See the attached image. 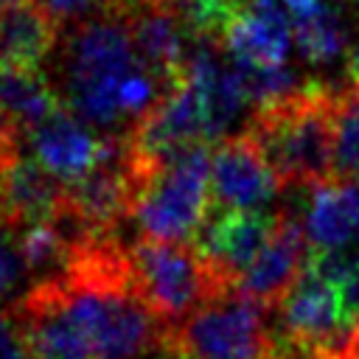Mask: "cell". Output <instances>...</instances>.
<instances>
[{
	"label": "cell",
	"instance_id": "cell-1",
	"mask_svg": "<svg viewBox=\"0 0 359 359\" xmlns=\"http://www.w3.org/2000/svg\"><path fill=\"white\" fill-rule=\"evenodd\" d=\"M140 67L146 65L135 48L129 6H109L59 31L45 76L73 115L93 129H104V137H109L129 132L123 87Z\"/></svg>",
	"mask_w": 359,
	"mask_h": 359
},
{
	"label": "cell",
	"instance_id": "cell-2",
	"mask_svg": "<svg viewBox=\"0 0 359 359\" xmlns=\"http://www.w3.org/2000/svg\"><path fill=\"white\" fill-rule=\"evenodd\" d=\"M339 87L303 81L289 95L261 104L244 129L280 180V188H317L331 180Z\"/></svg>",
	"mask_w": 359,
	"mask_h": 359
},
{
	"label": "cell",
	"instance_id": "cell-3",
	"mask_svg": "<svg viewBox=\"0 0 359 359\" xmlns=\"http://www.w3.org/2000/svg\"><path fill=\"white\" fill-rule=\"evenodd\" d=\"M126 255L135 289L149 309L174 328L210 297L238 286V278L205 258L191 241L140 238L126 244Z\"/></svg>",
	"mask_w": 359,
	"mask_h": 359
},
{
	"label": "cell",
	"instance_id": "cell-4",
	"mask_svg": "<svg viewBox=\"0 0 359 359\" xmlns=\"http://www.w3.org/2000/svg\"><path fill=\"white\" fill-rule=\"evenodd\" d=\"M132 180H135V202L129 219L143 233V238L194 241L210 208L208 143L188 146L163 165Z\"/></svg>",
	"mask_w": 359,
	"mask_h": 359
},
{
	"label": "cell",
	"instance_id": "cell-5",
	"mask_svg": "<svg viewBox=\"0 0 359 359\" xmlns=\"http://www.w3.org/2000/svg\"><path fill=\"white\" fill-rule=\"evenodd\" d=\"M177 339L194 359H264L269 351L266 306L233 286L180 323Z\"/></svg>",
	"mask_w": 359,
	"mask_h": 359
},
{
	"label": "cell",
	"instance_id": "cell-6",
	"mask_svg": "<svg viewBox=\"0 0 359 359\" xmlns=\"http://www.w3.org/2000/svg\"><path fill=\"white\" fill-rule=\"evenodd\" d=\"M275 331L286 339L311 351H342L348 331L353 328L345 317L342 292L323 272H317L309 258L297 280L275 306Z\"/></svg>",
	"mask_w": 359,
	"mask_h": 359
},
{
	"label": "cell",
	"instance_id": "cell-7",
	"mask_svg": "<svg viewBox=\"0 0 359 359\" xmlns=\"http://www.w3.org/2000/svg\"><path fill=\"white\" fill-rule=\"evenodd\" d=\"M22 149L67 185L98 165L107 151V137H98L93 126L62 104L22 135Z\"/></svg>",
	"mask_w": 359,
	"mask_h": 359
},
{
	"label": "cell",
	"instance_id": "cell-8",
	"mask_svg": "<svg viewBox=\"0 0 359 359\" xmlns=\"http://www.w3.org/2000/svg\"><path fill=\"white\" fill-rule=\"evenodd\" d=\"M278 191L280 180L247 132L216 143L210 151V194L216 205L261 210Z\"/></svg>",
	"mask_w": 359,
	"mask_h": 359
},
{
	"label": "cell",
	"instance_id": "cell-9",
	"mask_svg": "<svg viewBox=\"0 0 359 359\" xmlns=\"http://www.w3.org/2000/svg\"><path fill=\"white\" fill-rule=\"evenodd\" d=\"M275 227H278V213L236 210V208L210 202L191 244L216 266H222L227 275L241 278V272L264 250Z\"/></svg>",
	"mask_w": 359,
	"mask_h": 359
},
{
	"label": "cell",
	"instance_id": "cell-10",
	"mask_svg": "<svg viewBox=\"0 0 359 359\" xmlns=\"http://www.w3.org/2000/svg\"><path fill=\"white\" fill-rule=\"evenodd\" d=\"M65 208V182L45 171L25 149L0 163V213L17 230L53 222Z\"/></svg>",
	"mask_w": 359,
	"mask_h": 359
},
{
	"label": "cell",
	"instance_id": "cell-11",
	"mask_svg": "<svg viewBox=\"0 0 359 359\" xmlns=\"http://www.w3.org/2000/svg\"><path fill=\"white\" fill-rule=\"evenodd\" d=\"M306 258H309V238L303 222L289 210H278L275 233L255 255V261L241 272L238 286L261 306L275 309L278 300L303 272Z\"/></svg>",
	"mask_w": 359,
	"mask_h": 359
},
{
	"label": "cell",
	"instance_id": "cell-12",
	"mask_svg": "<svg viewBox=\"0 0 359 359\" xmlns=\"http://www.w3.org/2000/svg\"><path fill=\"white\" fill-rule=\"evenodd\" d=\"M289 36L292 28L280 0H247L224 34L222 50H227L233 62L283 65L289 53Z\"/></svg>",
	"mask_w": 359,
	"mask_h": 359
},
{
	"label": "cell",
	"instance_id": "cell-13",
	"mask_svg": "<svg viewBox=\"0 0 359 359\" xmlns=\"http://www.w3.org/2000/svg\"><path fill=\"white\" fill-rule=\"evenodd\" d=\"M129 22H132V36H135L140 62L157 76V81L165 90L182 81L188 50H185V34L180 22L168 11L146 0H135L129 6Z\"/></svg>",
	"mask_w": 359,
	"mask_h": 359
},
{
	"label": "cell",
	"instance_id": "cell-14",
	"mask_svg": "<svg viewBox=\"0 0 359 359\" xmlns=\"http://www.w3.org/2000/svg\"><path fill=\"white\" fill-rule=\"evenodd\" d=\"M62 22L36 0H14L0 6V65L36 67L56 48Z\"/></svg>",
	"mask_w": 359,
	"mask_h": 359
},
{
	"label": "cell",
	"instance_id": "cell-15",
	"mask_svg": "<svg viewBox=\"0 0 359 359\" xmlns=\"http://www.w3.org/2000/svg\"><path fill=\"white\" fill-rule=\"evenodd\" d=\"M309 194L303 227L311 250H342L353 236H359V205L342 182L328 180Z\"/></svg>",
	"mask_w": 359,
	"mask_h": 359
},
{
	"label": "cell",
	"instance_id": "cell-16",
	"mask_svg": "<svg viewBox=\"0 0 359 359\" xmlns=\"http://www.w3.org/2000/svg\"><path fill=\"white\" fill-rule=\"evenodd\" d=\"M56 107H62V101L42 70L0 65V121L6 126L25 135Z\"/></svg>",
	"mask_w": 359,
	"mask_h": 359
},
{
	"label": "cell",
	"instance_id": "cell-17",
	"mask_svg": "<svg viewBox=\"0 0 359 359\" xmlns=\"http://www.w3.org/2000/svg\"><path fill=\"white\" fill-rule=\"evenodd\" d=\"M345 39H348L345 22L339 20V14L334 8L323 6V3L314 6L311 11L294 17L297 50L303 59H309L314 65H323V62H331L334 56H339L345 50Z\"/></svg>",
	"mask_w": 359,
	"mask_h": 359
},
{
	"label": "cell",
	"instance_id": "cell-18",
	"mask_svg": "<svg viewBox=\"0 0 359 359\" xmlns=\"http://www.w3.org/2000/svg\"><path fill=\"white\" fill-rule=\"evenodd\" d=\"M359 177V87H339L337 95V135L331 180Z\"/></svg>",
	"mask_w": 359,
	"mask_h": 359
},
{
	"label": "cell",
	"instance_id": "cell-19",
	"mask_svg": "<svg viewBox=\"0 0 359 359\" xmlns=\"http://www.w3.org/2000/svg\"><path fill=\"white\" fill-rule=\"evenodd\" d=\"M236 76L241 81L244 98L252 101L255 107L278 101L297 90L300 84L294 81V73L286 65H252V62H236Z\"/></svg>",
	"mask_w": 359,
	"mask_h": 359
},
{
	"label": "cell",
	"instance_id": "cell-20",
	"mask_svg": "<svg viewBox=\"0 0 359 359\" xmlns=\"http://www.w3.org/2000/svg\"><path fill=\"white\" fill-rule=\"evenodd\" d=\"M22 275H28V266L20 250V233L0 219V303L14 297Z\"/></svg>",
	"mask_w": 359,
	"mask_h": 359
},
{
	"label": "cell",
	"instance_id": "cell-21",
	"mask_svg": "<svg viewBox=\"0 0 359 359\" xmlns=\"http://www.w3.org/2000/svg\"><path fill=\"white\" fill-rule=\"evenodd\" d=\"M36 3L62 22V20H79L90 11L109 8V6H132L135 0H36Z\"/></svg>",
	"mask_w": 359,
	"mask_h": 359
},
{
	"label": "cell",
	"instance_id": "cell-22",
	"mask_svg": "<svg viewBox=\"0 0 359 359\" xmlns=\"http://www.w3.org/2000/svg\"><path fill=\"white\" fill-rule=\"evenodd\" d=\"M0 359H34L31 348H28L20 325L8 314V309L0 311Z\"/></svg>",
	"mask_w": 359,
	"mask_h": 359
},
{
	"label": "cell",
	"instance_id": "cell-23",
	"mask_svg": "<svg viewBox=\"0 0 359 359\" xmlns=\"http://www.w3.org/2000/svg\"><path fill=\"white\" fill-rule=\"evenodd\" d=\"M342 292V306H345V317L351 325L359 323V250L353 252V261H351V272L345 278V283L339 286Z\"/></svg>",
	"mask_w": 359,
	"mask_h": 359
},
{
	"label": "cell",
	"instance_id": "cell-24",
	"mask_svg": "<svg viewBox=\"0 0 359 359\" xmlns=\"http://www.w3.org/2000/svg\"><path fill=\"white\" fill-rule=\"evenodd\" d=\"M345 70H348V84H353V87H359V45H356V48H351V53H348V65H345Z\"/></svg>",
	"mask_w": 359,
	"mask_h": 359
},
{
	"label": "cell",
	"instance_id": "cell-25",
	"mask_svg": "<svg viewBox=\"0 0 359 359\" xmlns=\"http://www.w3.org/2000/svg\"><path fill=\"white\" fill-rule=\"evenodd\" d=\"M6 3H14V0H0V6H6Z\"/></svg>",
	"mask_w": 359,
	"mask_h": 359
}]
</instances>
